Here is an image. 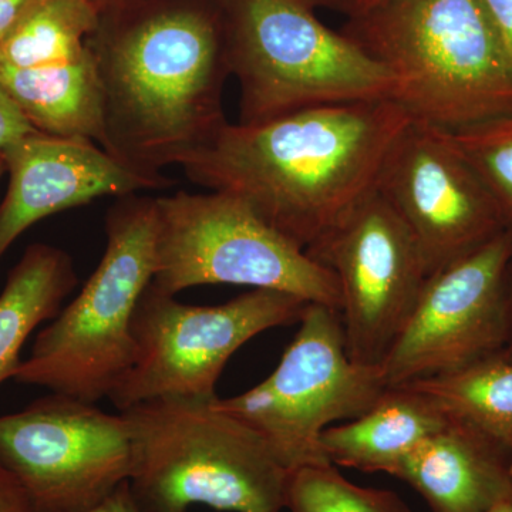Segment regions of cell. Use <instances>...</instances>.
<instances>
[{
	"label": "cell",
	"mask_w": 512,
	"mask_h": 512,
	"mask_svg": "<svg viewBox=\"0 0 512 512\" xmlns=\"http://www.w3.org/2000/svg\"><path fill=\"white\" fill-rule=\"evenodd\" d=\"M412 117L392 99L311 107L255 124H224L181 161L192 183L247 202L309 249L375 190L384 158Z\"/></svg>",
	"instance_id": "obj_1"
},
{
	"label": "cell",
	"mask_w": 512,
	"mask_h": 512,
	"mask_svg": "<svg viewBox=\"0 0 512 512\" xmlns=\"http://www.w3.org/2000/svg\"><path fill=\"white\" fill-rule=\"evenodd\" d=\"M104 96V150L153 178L204 146L227 119L231 76L222 12L153 6L90 43Z\"/></svg>",
	"instance_id": "obj_2"
},
{
	"label": "cell",
	"mask_w": 512,
	"mask_h": 512,
	"mask_svg": "<svg viewBox=\"0 0 512 512\" xmlns=\"http://www.w3.org/2000/svg\"><path fill=\"white\" fill-rule=\"evenodd\" d=\"M342 33L396 80L413 120L457 131L512 113V72L483 0H379Z\"/></svg>",
	"instance_id": "obj_3"
},
{
	"label": "cell",
	"mask_w": 512,
	"mask_h": 512,
	"mask_svg": "<svg viewBox=\"0 0 512 512\" xmlns=\"http://www.w3.org/2000/svg\"><path fill=\"white\" fill-rule=\"evenodd\" d=\"M121 413L133 444L128 483L143 512L286 510L291 473L220 397H160Z\"/></svg>",
	"instance_id": "obj_4"
},
{
	"label": "cell",
	"mask_w": 512,
	"mask_h": 512,
	"mask_svg": "<svg viewBox=\"0 0 512 512\" xmlns=\"http://www.w3.org/2000/svg\"><path fill=\"white\" fill-rule=\"evenodd\" d=\"M107 247L79 295L36 336L12 379L83 402L109 399L136 359L133 322L156 266L154 198H120Z\"/></svg>",
	"instance_id": "obj_5"
},
{
	"label": "cell",
	"mask_w": 512,
	"mask_h": 512,
	"mask_svg": "<svg viewBox=\"0 0 512 512\" xmlns=\"http://www.w3.org/2000/svg\"><path fill=\"white\" fill-rule=\"evenodd\" d=\"M238 123L311 107L392 99L396 80L345 33L320 22L306 0H221Z\"/></svg>",
	"instance_id": "obj_6"
},
{
	"label": "cell",
	"mask_w": 512,
	"mask_h": 512,
	"mask_svg": "<svg viewBox=\"0 0 512 512\" xmlns=\"http://www.w3.org/2000/svg\"><path fill=\"white\" fill-rule=\"evenodd\" d=\"M156 266L151 285L177 295L201 285L288 293L339 312L335 275L227 192L154 198Z\"/></svg>",
	"instance_id": "obj_7"
},
{
	"label": "cell",
	"mask_w": 512,
	"mask_h": 512,
	"mask_svg": "<svg viewBox=\"0 0 512 512\" xmlns=\"http://www.w3.org/2000/svg\"><path fill=\"white\" fill-rule=\"evenodd\" d=\"M274 372L221 406L258 431L289 471L330 464L323 431L356 419L384 390L380 367L357 365L346 350L336 309L308 303Z\"/></svg>",
	"instance_id": "obj_8"
},
{
	"label": "cell",
	"mask_w": 512,
	"mask_h": 512,
	"mask_svg": "<svg viewBox=\"0 0 512 512\" xmlns=\"http://www.w3.org/2000/svg\"><path fill=\"white\" fill-rule=\"evenodd\" d=\"M306 305L268 289L222 305H187L150 284L134 316L136 359L109 400L123 412L160 397L217 396L232 355L266 330L298 323Z\"/></svg>",
	"instance_id": "obj_9"
},
{
	"label": "cell",
	"mask_w": 512,
	"mask_h": 512,
	"mask_svg": "<svg viewBox=\"0 0 512 512\" xmlns=\"http://www.w3.org/2000/svg\"><path fill=\"white\" fill-rule=\"evenodd\" d=\"M0 466L33 512H87L130 481V427L121 412L52 393L0 416Z\"/></svg>",
	"instance_id": "obj_10"
},
{
	"label": "cell",
	"mask_w": 512,
	"mask_h": 512,
	"mask_svg": "<svg viewBox=\"0 0 512 512\" xmlns=\"http://www.w3.org/2000/svg\"><path fill=\"white\" fill-rule=\"evenodd\" d=\"M306 252L338 281L350 359L380 367L429 278L412 232L375 188Z\"/></svg>",
	"instance_id": "obj_11"
},
{
	"label": "cell",
	"mask_w": 512,
	"mask_h": 512,
	"mask_svg": "<svg viewBox=\"0 0 512 512\" xmlns=\"http://www.w3.org/2000/svg\"><path fill=\"white\" fill-rule=\"evenodd\" d=\"M511 259L512 234L504 231L427 278L380 365L387 387L448 375L504 352Z\"/></svg>",
	"instance_id": "obj_12"
},
{
	"label": "cell",
	"mask_w": 512,
	"mask_h": 512,
	"mask_svg": "<svg viewBox=\"0 0 512 512\" xmlns=\"http://www.w3.org/2000/svg\"><path fill=\"white\" fill-rule=\"evenodd\" d=\"M376 191L419 245L429 276L507 231L450 131L410 120L384 158Z\"/></svg>",
	"instance_id": "obj_13"
},
{
	"label": "cell",
	"mask_w": 512,
	"mask_h": 512,
	"mask_svg": "<svg viewBox=\"0 0 512 512\" xmlns=\"http://www.w3.org/2000/svg\"><path fill=\"white\" fill-rule=\"evenodd\" d=\"M9 187L0 204V258L40 220L104 197H127L171 185L131 170L84 138L36 133L3 153Z\"/></svg>",
	"instance_id": "obj_14"
},
{
	"label": "cell",
	"mask_w": 512,
	"mask_h": 512,
	"mask_svg": "<svg viewBox=\"0 0 512 512\" xmlns=\"http://www.w3.org/2000/svg\"><path fill=\"white\" fill-rule=\"evenodd\" d=\"M512 456L471 424L450 417L392 473L431 512H484L512 491Z\"/></svg>",
	"instance_id": "obj_15"
},
{
	"label": "cell",
	"mask_w": 512,
	"mask_h": 512,
	"mask_svg": "<svg viewBox=\"0 0 512 512\" xmlns=\"http://www.w3.org/2000/svg\"><path fill=\"white\" fill-rule=\"evenodd\" d=\"M448 420L426 393L390 386L362 416L323 431L320 446L333 466L392 476L403 458Z\"/></svg>",
	"instance_id": "obj_16"
},
{
	"label": "cell",
	"mask_w": 512,
	"mask_h": 512,
	"mask_svg": "<svg viewBox=\"0 0 512 512\" xmlns=\"http://www.w3.org/2000/svg\"><path fill=\"white\" fill-rule=\"evenodd\" d=\"M0 84L40 133L106 141L104 96L92 49L72 62L15 69L0 64Z\"/></svg>",
	"instance_id": "obj_17"
},
{
	"label": "cell",
	"mask_w": 512,
	"mask_h": 512,
	"mask_svg": "<svg viewBox=\"0 0 512 512\" xmlns=\"http://www.w3.org/2000/svg\"><path fill=\"white\" fill-rule=\"evenodd\" d=\"M76 285L72 259L62 249L46 244L26 249L0 293V384L15 375L33 330L62 311Z\"/></svg>",
	"instance_id": "obj_18"
},
{
	"label": "cell",
	"mask_w": 512,
	"mask_h": 512,
	"mask_svg": "<svg viewBox=\"0 0 512 512\" xmlns=\"http://www.w3.org/2000/svg\"><path fill=\"white\" fill-rule=\"evenodd\" d=\"M410 386L430 396L453 419L471 424L512 456V362L500 355Z\"/></svg>",
	"instance_id": "obj_19"
},
{
	"label": "cell",
	"mask_w": 512,
	"mask_h": 512,
	"mask_svg": "<svg viewBox=\"0 0 512 512\" xmlns=\"http://www.w3.org/2000/svg\"><path fill=\"white\" fill-rule=\"evenodd\" d=\"M93 0H45L0 42V64L15 69L72 62L99 28Z\"/></svg>",
	"instance_id": "obj_20"
},
{
	"label": "cell",
	"mask_w": 512,
	"mask_h": 512,
	"mask_svg": "<svg viewBox=\"0 0 512 512\" xmlns=\"http://www.w3.org/2000/svg\"><path fill=\"white\" fill-rule=\"evenodd\" d=\"M289 512H412L399 495L362 487L340 474L333 464L298 468L289 474Z\"/></svg>",
	"instance_id": "obj_21"
},
{
	"label": "cell",
	"mask_w": 512,
	"mask_h": 512,
	"mask_svg": "<svg viewBox=\"0 0 512 512\" xmlns=\"http://www.w3.org/2000/svg\"><path fill=\"white\" fill-rule=\"evenodd\" d=\"M450 134L490 191L512 234V113Z\"/></svg>",
	"instance_id": "obj_22"
},
{
	"label": "cell",
	"mask_w": 512,
	"mask_h": 512,
	"mask_svg": "<svg viewBox=\"0 0 512 512\" xmlns=\"http://www.w3.org/2000/svg\"><path fill=\"white\" fill-rule=\"evenodd\" d=\"M36 131L0 84V156L10 146Z\"/></svg>",
	"instance_id": "obj_23"
},
{
	"label": "cell",
	"mask_w": 512,
	"mask_h": 512,
	"mask_svg": "<svg viewBox=\"0 0 512 512\" xmlns=\"http://www.w3.org/2000/svg\"><path fill=\"white\" fill-rule=\"evenodd\" d=\"M512 72V0H483Z\"/></svg>",
	"instance_id": "obj_24"
},
{
	"label": "cell",
	"mask_w": 512,
	"mask_h": 512,
	"mask_svg": "<svg viewBox=\"0 0 512 512\" xmlns=\"http://www.w3.org/2000/svg\"><path fill=\"white\" fill-rule=\"evenodd\" d=\"M45 0H0V42Z\"/></svg>",
	"instance_id": "obj_25"
},
{
	"label": "cell",
	"mask_w": 512,
	"mask_h": 512,
	"mask_svg": "<svg viewBox=\"0 0 512 512\" xmlns=\"http://www.w3.org/2000/svg\"><path fill=\"white\" fill-rule=\"evenodd\" d=\"M0 512H33L15 477L0 466Z\"/></svg>",
	"instance_id": "obj_26"
},
{
	"label": "cell",
	"mask_w": 512,
	"mask_h": 512,
	"mask_svg": "<svg viewBox=\"0 0 512 512\" xmlns=\"http://www.w3.org/2000/svg\"><path fill=\"white\" fill-rule=\"evenodd\" d=\"M87 512H143L136 498L131 493L130 483H124L117 488L107 500Z\"/></svg>",
	"instance_id": "obj_27"
},
{
	"label": "cell",
	"mask_w": 512,
	"mask_h": 512,
	"mask_svg": "<svg viewBox=\"0 0 512 512\" xmlns=\"http://www.w3.org/2000/svg\"><path fill=\"white\" fill-rule=\"evenodd\" d=\"M313 8H325L353 18L372 8L379 0H306Z\"/></svg>",
	"instance_id": "obj_28"
},
{
	"label": "cell",
	"mask_w": 512,
	"mask_h": 512,
	"mask_svg": "<svg viewBox=\"0 0 512 512\" xmlns=\"http://www.w3.org/2000/svg\"><path fill=\"white\" fill-rule=\"evenodd\" d=\"M507 301H508V319H510V333H508V342L505 346L504 352L501 353V357L504 359L511 360L512 362V259L510 266H508L507 275Z\"/></svg>",
	"instance_id": "obj_29"
},
{
	"label": "cell",
	"mask_w": 512,
	"mask_h": 512,
	"mask_svg": "<svg viewBox=\"0 0 512 512\" xmlns=\"http://www.w3.org/2000/svg\"><path fill=\"white\" fill-rule=\"evenodd\" d=\"M484 512H512V491L503 500L498 501L493 507L488 508Z\"/></svg>",
	"instance_id": "obj_30"
},
{
	"label": "cell",
	"mask_w": 512,
	"mask_h": 512,
	"mask_svg": "<svg viewBox=\"0 0 512 512\" xmlns=\"http://www.w3.org/2000/svg\"><path fill=\"white\" fill-rule=\"evenodd\" d=\"M6 173V165L5 160H3V156H0V180H2L3 175Z\"/></svg>",
	"instance_id": "obj_31"
},
{
	"label": "cell",
	"mask_w": 512,
	"mask_h": 512,
	"mask_svg": "<svg viewBox=\"0 0 512 512\" xmlns=\"http://www.w3.org/2000/svg\"><path fill=\"white\" fill-rule=\"evenodd\" d=\"M93 2H94V3H96V2H97V0H93Z\"/></svg>",
	"instance_id": "obj_32"
}]
</instances>
